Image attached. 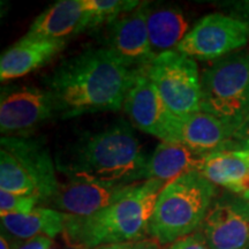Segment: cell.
<instances>
[{
  "mask_svg": "<svg viewBox=\"0 0 249 249\" xmlns=\"http://www.w3.org/2000/svg\"><path fill=\"white\" fill-rule=\"evenodd\" d=\"M67 220V214L60 211L37 207L29 213L1 216V231L18 240H27L42 235L53 239L64 233Z\"/></svg>",
  "mask_w": 249,
  "mask_h": 249,
  "instance_id": "obj_20",
  "label": "cell"
},
{
  "mask_svg": "<svg viewBox=\"0 0 249 249\" xmlns=\"http://www.w3.org/2000/svg\"><path fill=\"white\" fill-rule=\"evenodd\" d=\"M200 173L214 186L249 200V164L234 151H216L204 157Z\"/></svg>",
  "mask_w": 249,
  "mask_h": 249,
  "instance_id": "obj_18",
  "label": "cell"
},
{
  "mask_svg": "<svg viewBox=\"0 0 249 249\" xmlns=\"http://www.w3.org/2000/svg\"><path fill=\"white\" fill-rule=\"evenodd\" d=\"M86 12L82 0H60L46 8L31 23L28 33L54 39H66L85 31Z\"/></svg>",
  "mask_w": 249,
  "mask_h": 249,
  "instance_id": "obj_17",
  "label": "cell"
},
{
  "mask_svg": "<svg viewBox=\"0 0 249 249\" xmlns=\"http://www.w3.org/2000/svg\"><path fill=\"white\" fill-rule=\"evenodd\" d=\"M58 113L48 89L18 87L7 89L0 99V130L2 136L23 138Z\"/></svg>",
  "mask_w": 249,
  "mask_h": 249,
  "instance_id": "obj_8",
  "label": "cell"
},
{
  "mask_svg": "<svg viewBox=\"0 0 249 249\" xmlns=\"http://www.w3.org/2000/svg\"><path fill=\"white\" fill-rule=\"evenodd\" d=\"M149 7L150 2H141L108 23L105 30V48L134 70L147 66L156 58L148 34Z\"/></svg>",
  "mask_w": 249,
  "mask_h": 249,
  "instance_id": "obj_11",
  "label": "cell"
},
{
  "mask_svg": "<svg viewBox=\"0 0 249 249\" xmlns=\"http://www.w3.org/2000/svg\"><path fill=\"white\" fill-rule=\"evenodd\" d=\"M147 160L132 127L119 123L83 136L57 167L68 178L135 183Z\"/></svg>",
  "mask_w": 249,
  "mask_h": 249,
  "instance_id": "obj_3",
  "label": "cell"
},
{
  "mask_svg": "<svg viewBox=\"0 0 249 249\" xmlns=\"http://www.w3.org/2000/svg\"><path fill=\"white\" fill-rule=\"evenodd\" d=\"M142 71L174 116L201 111V74L194 59L173 50L157 55Z\"/></svg>",
  "mask_w": 249,
  "mask_h": 249,
  "instance_id": "obj_6",
  "label": "cell"
},
{
  "mask_svg": "<svg viewBox=\"0 0 249 249\" xmlns=\"http://www.w3.org/2000/svg\"><path fill=\"white\" fill-rule=\"evenodd\" d=\"M249 149V116L238 124L232 135L229 151Z\"/></svg>",
  "mask_w": 249,
  "mask_h": 249,
  "instance_id": "obj_24",
  "label": "cell"
},
{
  "mask_svg": "<svg viewBox=\"0 0 249 249\" xmlns=\"http://www.w3.org/2000/svg\"><path fill=\"white\" fill-rule=\"evenodd\" d=\"M189 31V22L181 9L173 6L154 7L150 4L148 34L151 50L156 57L176 50Z\"/></svg>",
  "mask_w": 249,
  "mask_h": 249,
  "instance_id": "obj_19",
  "label": "cell"
},
{
  "mask_svg": "<svg viewBox=\"0 0 249 249\" xmlns=\"http://www.w3.org/2000/svg\"><path fill=\"white\" fill-rule=\"evenodd\" d=\"M128 185L130 183L68 178L66 182L59 183L55 194L45 204L73 218L90 217L111 204Z\"/></svg>",
  "mask_w": 249,
  "mask_h": 249,
  "instance_id": "obj_12",
  "label": "cell"
},
{
  "mask_svg": "<svg viewBox=\"0 0 249 249\" xmlns=\"http://www.w3.org/2000/svg\"><path fill=\"white\" fill-rule=\"evenodd\" d=\"M166 249H211L205 241L201 232H195L193 234L179 239L173 244L167 246Z\"/></svg>",
  "mask_w": 249,
  "mask_h": 249,
  "instance_id": "obj_25",
  "label": "cell"
},
{
  "mask_svg": "<svg viewBox=\"0 0 249 249\" xmlns=\"http://www.w3.org/2000/svg\"><path fill=\"white\" fill-rule=\"evenodd\" d=\"M38 203L40 198L36 195H18L0 191V216L29 213Z\"/></svg>",
  "mask_w": 249,
  "mask_h": 249,
  "instance_id": "obj_23",
  "label": "cell"
},
{
  "mask_svg": "<svg viewBox=\"0 0 249 249\" xmlns=\"http://www.w3.org/2000/svg\"><path fill=\"white\" fill-rule=\"evenodd\" d=\"M0 249H11V244L8 242L7 236L1 232V236H0Z\"/></svg>",
  "mask_w": 249,
  "mask_h": 249,
  "instance_id": "obj_30",
  "label": "cell"
},
{
  "mask_svg": "<svg viewBox=\"0 0 249 249\" xmlns=\"http://www.w3.org/2000/svg\"><path fill=\"white\" fill-rule=\"evenodd\" d=\"M136 71L107 48H88L65 59L45 83L58 113L71 118L120 110Z\"/></svg>",
  "mask_w": 249,
  "mask_h": 249,
  "instance_id": "obj_1",
  "label": "cell"
},
{
  "mask_svg": "<svg viewBox=\"0 0 249 249\" xmlns=\"http://www.w3.org/2000/svg\"><path fill=\"white\" fill-rule=\"evenodd\" d=\"M234 152L242 160H245L249 164V149H245V150H234Z\"/></svg>",
  "mask_w": 249,
  "mask_h": 249,
  "instance_id": "obj_31",
  "label": "cell"
},
{
  "mask_svg": "<svg viewBox=\"0 0 249 249\" xmlns=\"http://www.w3.org/2000/svg\"><path fill=\"white\" fill-rule=\"evenodd\" d=\"M238 124L198 111L187 116L171 114L161 142L180 143L202 154L229 150Z\"/></svg>",
  "mask_w": 249,
  "mask_h": 249,
  "instance_id": "obj_10",
  "label": "cell"
},
{
  "mask_svg": "<svg viewBox=\"0 0 249 249\" xmlns=\"http://www.w3.org/2000/svg\"><path fill=\"white\" fill-rule=\"evenodd\" d=\"M0 191L18 195H36V185L11 152L0 149ZM39 197V196H38Z\"/></svg>",
  "mask_w": 249,
  "mask_h": 249,
  "instance_id": "obj_21",
  "label": "cell"
},
{
  "mask_svg": "<svg viewBox=\"0 0 249 249\" xmlns=\"http://www.w3.org/2000/svg\"><path fill=\"white\" fill-rule=\"evenodd\" d=\"M226 5L231 17L238 18L249 26V0L226 2Z\"/></svg>",
  "mask_w": 249,
  "mask_h": 249,
  "instance_id": "obj_27",
  "label": "cell"
},
{
  "mask_svg": "<svg viewBox=\"0 0 249 249\" xmlns=\"http://www.w3.org/2000/svg\"><path fill=\"white\" fill-rule=\"evenodd\" d=\"M165 185L160 180L130 183L97 213L86 218L68 216L62 233L67 244L91 249L102 245L143 240L149 234L156 201Z\"/></svg>",
  "mask_w": 249,
  "mask_h": 249,
  "instance_id": "obj_2",
  "label": "cell"
},
{
  "mask_svg": "<svg viewBox=\"0 0 249 249\" xmlns=\"http://www.w3.org/2000/svg\"><path fill=\"white\" fill-rule=\"evenodd\" d=\"M50 249H59V248H58V247H55V246L53 245V246H52V247H51V248H50Z\"/></svg>",
  "mask_w": 249,
  "mask_h": 249,
  "instance_id": "obj_33",
  "label": "cell"
},
{
  "mask_svg": "<svg viewBox=\"0 0 249 249\" xmlns=\"http://www.w3.org/2000/svg\"><path fill=\"white\" fill-rule=\"evenodd\" d=\"M135 242H127V244H110L102 245L93 249H133Z\"/></svg>",
  "mask_w": 249,
  "mask_h": 249,
  "instance_id": "obj_29",
  "label": "cell"
},
{
  "mask_svg": "<svg viewBox=\"0 0 249 249\" xmlns=\"http://www.w3.org/2000/svg\"><path fill=\"white\" fill-rule=\"evenodd\" d=\"M160 244L155 239H143V240L136 241L134 244L133 249H161Z\"/></svg>",
  "mask_w": 249,
  "mask_h": 249,
  "instance_id": "obj_28",
  "label": "cell"
},
{
  "mask_svg": "<svg viewBox=\"0 0 249 249\" xmlns=\"http://www.w3.org/2000/svg\"><path fill=\"white\" fill-rule=\"evenodd\" d=\"M66 39H54L27 33L0 58V79L2 82L27 75L45 66L66 46Z\"/></svg>",
  "mask_w": 249,
  "mask_h": 249,
  "instance_id": "obj_14",
  "label": "cell"
},
{
  "mask_svg": "<svg viewBox=\"0 0 249 249\" xmlns=\"http://www.w3.org/2000/svg\"><path fill=\"white\" fill-rule=\"evenodd\" d=\"M53 240L49 236H35L27 240H18L11 244V249H50Z\"/></svg>",
  "mask_w": 249,
  "mask_h": 249,
  "instance_id": "obj_26",
  "label": "cell"
},
{
  "mask_svg": "<svg viewBox=\"0 0 249 249\" xmlns=\"http://www.w3.org/2000/svg\"><path fill=\"white\" fill-rule=\"evenodd\" d=\"M1 149L11 152L36 185L40 202L45 203L57 192L59 181L51 155L39 140L2 136Z\"/></svg>",
  "mask_w": 249,
  "mask_h": 249,
  "instance_id": "obj_15",
  "label": "cell"
},
{
  "mask_svg": "<svg viewBox=\"0 0 249 249\" xmlns=\"http://www.w3.org/2000/svg\"><path fill=\"white\" fill-rule=\"evenodd\" d=\"M211 249H249V200L226 194L213 201L201 226Z\"/></svg>",
  "mask_w": 249,
  "mask_h": 249,
  "instance_id": "obj_9",
  "label": "cell"
},
{
  "mask_svg": "<svg viewBox=\"0 0 249 249\" xmlns=\"http://www.w3.org/2000/svg\"><path fill=\"white\" fill-rule=\"evenodd\" d=\"M65 249H89L87 247H83V246H79V245H71V244H67L66 248Z\"/></svg>",
  "mask_w": 249,
  "mask_h": 249,
  "instance_id": "obj_32",
  "label": "cell"
},
{
  "mask_svg": "<svg viewBox=\"0 0 249 249\" xmlns=\"http://www.w3.org/2000/svg\"><path fill=\"white\" fill-rule=\"evenodd\" d=\"M216 197V186L200 172L183 174L167 182L156 201L149 235L161 246L195 233Z\"/></svg>",
  "mask_w": 249,
  "mask_h": 249,
  "instance_id": "obj_4",
  "label": "cell"
},
{
  "mask_svg": "<svg viewBox=\"0 0 249 249\" xmlns=\"http://www.w3.org/2000/svg\"><path fill=\"white\" fill-rule=\"evenodd\" d=\"M205 156L180 143L161 142L145 161L138 180H160L167 183L183 174L200 172Z\"/></svg>",
  "mask_w": 249,
  "mask_h": 249,
  "instance_id": "obj_16",
  "label": "cell"
},
{
  "mask_svg": "<svg viewBox=\"0 0 249 249\" xmlns=\"http://www.w3.org/2000/svg\"><path fill=\"white\" fill-rule=\"evenodd\" d=\"M142 1L136 0H82L86 12L85 30L111 23L123 14L138 8Z\"/></svg>",
  "mask_w": 249,
  "mask_h": 249,
  "instance_id": "obj_22",
  "label": "cell"
},
{
  "mask_svg": "<svg viewBox=\"0 0 249 249\" xmlns=\"http://www.w3.org/2000/svg\"><path fill=\"white\" fill-rule=\"evenodd\" d=\"M249 42V26L238 18L222 13L202 18L176 51L200 60H218L234 53Z\"/></svg>",
  "mask_w": 249,
  "mask_h": 249,
  "instance_id": "obj_7",
  "label": "cell"
},
{
  "mask_svg": "<svg viewBox=\"0 0 249 249\" xmlns=\"http://www.w3.org/2000/svg\"><path fill=\"white\" fill-rule=\"evenodd\" d=\"M201 111L239 124L249 116V53L214 60L201 74Z\"/></svg>",
  "mask_w": 249,
  "mask_h": 249,
  "instance_id": "obj_5",
  "label": "cell"
},
{
  "mask_svg": "<svg viewBox=\"0 0 249 249\" xmlns=\"http://www.w3.org/2000/svg\"><path fill=\"white\" fill-rule=\"evenodd\" d=\"M123 107L134 126L163 141L172 113L167 110L158 90L143 73L142 68L136 71Z\"/></svg>",
  "mask_w": 249,
  "mask_h": 249,
  "instance_id": "obj_13",
  "label": "cell"
}]
</instances>
